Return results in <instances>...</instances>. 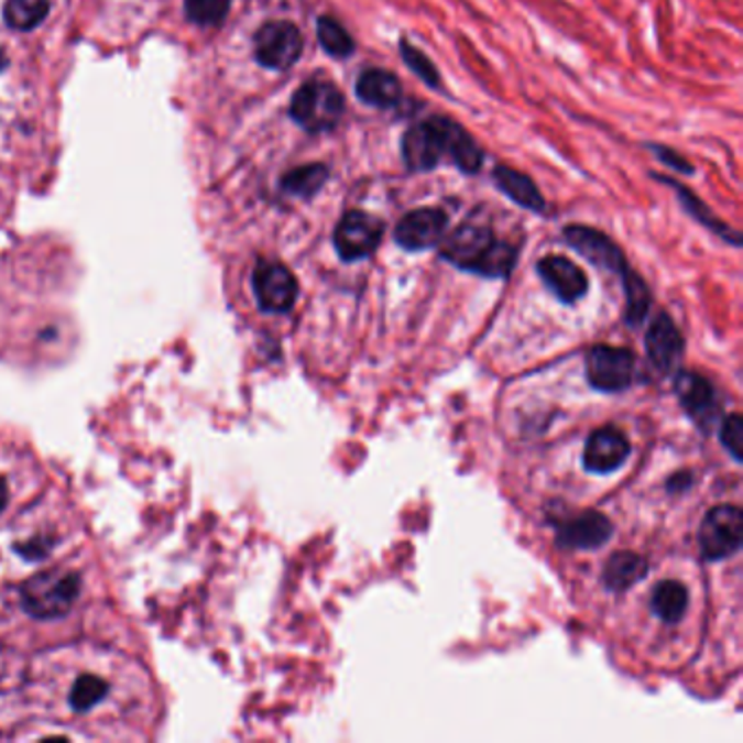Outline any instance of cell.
I'll use <instances>...</instances> for the list:
<instances>
[{
	"mask_svg": "<svg viewBox=\"0 0 743 743\" xmlns=\"http://www.w3.org/2000/svg\"><path fill=\"white\" fill-rule=\"evenodd\" d=\"M402 155L411 173H427L445 157L465 175H478L484 164V151L473 135L447 116H431L408 127L402 138Z\"/></svg>",
	"mask_w": 743,
	"mask_h": 743,
	"instance_id": "obj_1",
	"label": "cell"
},
{
	"mask_svg": "<svg viewBox=\"0 0 743 743\" xmlns=\"http://www.w3.org/2000/svg\"><path fill=\"white\" fill-rule=\"evenodd\" d=\"M440 255L456 269L482 277H509L517 262V247L500 240L489 227L462 222L440 240Z\"/></svg>",
	"mask_w": 743,
	"mask_h": 743,
	"instance_id": "obj_2",
	"label": "cell"
},
{
	"mask_svg": "<svg viewBox=\"0 0 743 743\" xmlns=\"http://www.w3.org/2000/svg\"><path fill=\"white\" fill-rule=\"evenodd\" d=\"M81 596V576L64 569H48L24 582L22 609L35 620H59L68 615Z\"/></svg>",
	"mask_w": 743,
	"mask_h": 743,
	"instance_id": "obj_3",
	"label": "cell"
},
{
	"mask_svg": "<svg viewBox=\"0 0 743 743\" xmlns=\"http://www.w3.org/2000/svg\"><path fill=\"white\" fill-rule=\"evenodd\" d=\"M288 113L302 129L327 133L334 131L345 116V97L334 81L315 77L295 92Z\"/></svg>",
	"mask_w": 743,
	"mask_h": 743,
	"instance_id": "obj_4",
	"label": "cell"
},
{
	"mask_svg": "<svg viewBox=\"0 0 743 743\" xmlns=\"http://www.w3.org/2000/svg\"><path fill=\"white\" fill-rule=\"evenodd\" d=\"M304 53V35L288 20H271L262 24L253 37V55L260 66L284 73L293 68Z\"/></svg>",
	"mask_w": 743,
	"mask_h": 743,
	"instance_id": "obj_5",
	"label": "cell"
},
{
	"mask_svg": "<svg viewBox=\"0 0 743 743\" xmlns=\"http://www.w3.org/2000/svg\"><path fill=\"white\" fill-rule=\"evenodd\" d=\"M386 222L373 214L349 210L334 229V247L345 262H358L373 255L384 238Z\"/></svg>",
	"mask_w": 743,
	"mask_h": 743,
	"instance_id": "obj_6",
	"label": "cell"
},
{
	"mask_svg": "<svg viewBox=\"0 0 743 743\" xmlns=\"http://www.w3.org/2000/svg\"><path fill=\"white\" fill-rule=\"evenodd\" d=\"M587 378L602 393H622L633 384L635 356L631 349L598 345L587 356Z\"/></svg>",
	"mask_w": 743,
	"mask_h": 743,
	"instance_id": "obj_7",
	"label": "cell"
},
{
	"mask_svg": "<svg viewBox=\"0 0 743 743\" xmlns=\"http://www.w3.org/2000/svg\"><path fill=\"white\" fill-rule=\"evenodd\" d=\"M253 293L262 313L284 315L291 313L297 297V277L280 262H260L253 271Z\"/></svg>",
	"mask_w": 743,
	"mask_h": 743,
	"instance_id": "obj_8",
	"label": "cell"
},
{
	"mask_svg": "<svg viewBox=\"0 0 743 743\" xmlns=\"http://www.w3.org/2000/svg\"><path fill=\"white\" fill-rule=\"evenodd\" d=\"M743 515L737 506H718L707 513L700 528V549L707 560H722L740 551Z\"/></svg>",
	"mask_w": 743,
	"mask_h": 743,
	"instance_id": "obj_9",
	"label": "cell"
},
{
	"mask_svg": "<svg viewBox=\"0 0 743 743\" xmlns=\"http://www.w3.org/2000/svg\"><path fill=\"white\" fill-rule=\"evenodd\" d=\"M562 238L576 253H580L584 260H589L598 269H604L620 277H624L631 271L620 244L593 227L569 225L562 229Z\"/></svg>",
	"mask_w": 743,
	"mask_h": 743,
	"instance_id": "obj_10",
	"label": "cell"
},
{
	"mask_svg": "<svg viewBox=\"0 0 743 743\" xmlns=\"http://www.w3.org/2000/svg\"><path fill=\"white\" fill-rule=\"evenodd\" d=\"M629 456H631L629 436L622 429L607 425V427L596 429L587 438L582 462L587 471L604 476V473L618 471L629 460Z\"/></svg>",
	"mask_w": 743,
	"mask_h": 743,
	"instance_id": "obj_11",
	"label": "cell"
},
{
	"mask_svg": "<svg viewBox=\"0 0 743 743\" xmlns=\"http://www.w3.org/2000/svg\"><path fill=\"white\" fill-rule=\"evenodd\" d=\"M449 218L438 208H419L406 214L395 227V242L406 251H425L440 244Z\"/></svg>",
	"mask_w": 743,
	"mask_h": 743,
	"instance_id": "obj_12",
	"label": "cell"
},
{
	"mask_svg": "<svg viewBox=\"0 0 743 743\" xmlns=\"http://www.w3.org/2000/svg\"><path fill=\"white\" fill-rule=\"evenodd\" d=\"M536 271L545 286L562 302V304H576L580 302L589 291V280L584 271L573 264L565 255H547L538 260Z\"/></svg>",
	"mask_w": 743,
	"mask_h": 743,
	"instance_id": "obj_13",
	"label": "cell"
},
{
	"mask_svg": "<svg viewBox=\"0 0 743 743\" xmlns=\"http://www.w3.org/2000/svg\"><path fill=\"white\" fill-rule=\"evenodd\" d=\"M613 534V524L598 511L578 513L558 524V543L567 549H598Z\"/></svg>",
	"mask_w": 743,
	"mask_h": 743,
	"instance_id": "obj_14",
	"label": "cell"
},
{
	"mask_svg": "<svg viewBox=\"0 0 743 743\" xmlns=\"http://www.w3.org/2000/svg\"><path fill=\"white\" fill-rule=\"evenodd\" d=\"M356 97L364 106L393 109L404 99V86L393 73L384 68H369L356 79Z\"/></svg>",
	"mask_w": 743,
	"mask_h": 743,
	"instance_id": "obj_15",
	"label": "cell"
},
{
	"mask_svg": "<svg viewBox=\"0 0 743 743\" xmlns=\"http://www.w3.org/2000/svg\"><path fill=\"white\" fill-rule=\"evenodd\" d=\"M645 349H647V356H649L652 364L658 367L660 371L674 369V364L682 356L685 340H682L678 327L674 325V320L669 319L667 315H658L654 323L649 325L647 336H645Z\"/></svg>",
	"mask_w": 743,
	"mask_h": 743,
	"instance_id": "obj_16",
	"label": "cell"
},
{
	"mask_svg": "<svg viewBox=\"0 0 743 743\" xmlns=\"http://www.w3.org/2000/svg\"><path fill=\"white\" fill-rule=\"evenodd\" d=\"M493 184L520 208L534 214L545 212V208H547L545 197L540 195L538 186L532 182L526 173H522L513 166L500 164L493 171Z\"/></svg>",
	"mask_w": 743,
	"mask_h": 743,
	"instance_id": "obj_17",
	"label": "cell"
},
{
	"mask_svg": "<svg viewBox=\"0 0 743 743\" xmlns=\"http://www.w3.org/2000/svg\"><path fill=\"white\" fill-rule=\"evenodd\" d=\"M654 179H658L660 184H665V186H669L674 193H678V199H680L682 208L687 210L689 216H693L700 225H704L709 231H713V233L720 236L722 240L731 242L733 247H740V244H742L740 231H735V229L729 227L724 220H720V218L713 214V210H711L702 199H698L696 193H691L687 186H682L680 182L669 179V177H665V175H654Z\"/></svg>",
	"mask_w": 743,
	"mask_h": 743,
	"instance_id": "obj_18",
	"label": "cell"
},
{
	"mask_svg": "<svg viewBox=\"0 0 743 743\" xmlns=\"http://www.w3.org/2000/svg\"><path fill=\"white\" fill-rule=\"evenodd\" d=\"M674 391H676L680 404L685 406V411L696 419L702 417V415H709L713 404H715L713 386L702 375L691 373V371H680L676 375Z\"/></svg>",
	"mask_w": 743,
	"mask_h": 743,
	"instance_id": "obj_19",
	"label": "cell"
},
{
	"mask_svg": "<svg viewBox=\"0 0 743 743\" xmlns=\"http://www.w3.org/2000/svg\"><path fill=\"white\" fill-rule=\"evenodd\" d=\"M647 573V562L643 556L635 551H618L609 558L604 565L602 582L611 591H629L638 580H643Z\"/></svg>",
	"mask_w": 743,
	"mask_h": 743,
	"instance_id": "obj_20",
	"label": "cell"
},
{
	"mask_svg": "<svg viewBox=\"0 0 743 743\" xmlns=\"http://www.w3.org/2000/svg\"><path fill=\"white\" fill-rule=\"evenodd\" d=\"M327 179H329V168L323 162H315V164H304V166L288 171L282 177L280 186L291 197L313 199L323 190Z\"/></svg>",
	"mask_w": 743,
	"mask_h": 743,
	"instance_id": "obj_21",
	"label": "cell"
},
{
	"mask_svg": "<svg viewBox=\"0 0 743 743\" xmlns=\"http://www.w3.org/2000/svg\"><path fill=\"white\" fill-rule=\"evenodd\" d=\"M689 593L676 580H663L652 593V613L665 624H676L687 613Z\"/></svg>",
	"mask_w": 743,
	"mask_h": 743,
	"instance_id": "obj_22",
	"label": "cell"
},
{
	"mask_svg": "<svg viewBox=\"0 0 743 743\" xmlns=\"http://www.w3.org/2000/svg\"><path fill=\"white\" fill-rule=\"evenodd\" d=\"M317 37L320 48L334 59H347L356 53V42L351 33L331 15H320L317 20Z\"/></svg>",
	"mask_w": 743,
	"mask_h": 743,
	"instance_id": "obj_23",
	"label": "cell"
},
{
	"mask_svg": "<svg viewBox=\"0 0 743 743\" xmlns=\"http://www.w3.org/2000/svg\"><path fill=\"white\" fill-rule=\"evenodd\" d=\"M109 693V685L106 678L95 674H84L73 682L68 704L75 713H88L95 707H99Z\"/></svg>",
	"mask_w": 743,
	"mask_h": 743,
	"instance_id": "obj_24",
	"label": "cell"
},
{
	"mask_svg": "<svg viewBox=\"0 0 743 743\" xmlns=\"http://www.w3.org/2000/svg\"><path fill=\"white\" fill-rule=\"evenodd\" d=\"M48 0H7L4 22L15 31H31L48 15Z\"/></svg>",
	"mask_w": 743,
	"mask_h": 743,
	"instance_id": "obj_25",
	"label": "cell"
},
{
	"mask_svg": "<svg viewBox=\"0 0 743 743\" xmlns=\"http://www.w3.org/2000/svg\"><path fill=\"white\" fill-rule=\"evenodd\" d=\"M400 53H402L404 64H406V66L424 81L427 88H431V90H440V88H442L438 68L434 66V62L425 55L422 48H417V46L411 44L408 40H402V42H400Z\"/></svg>",
	"mask_w": 743,
	"mask_h": 743,
	"instance_id": "obj_26",
	"label": "cell"
},
{
	"mask_svg": "<svg viewBox=\"0 0 743 743\" xmlns=\"http://www.w3.org/2000/svg\"><path fill=\"white\" fill-rule=\"evenodd\" d=\"M622 282H624V291H626V320H629V325H638L641 320L645 319V315L649 310V304H652L649 291L635 271H629L622 277Z\"/></svg>",
	"mask_w": 743,
	"mask_h": 743,
	"instance_id": "obj_27",
	"label": "cell"
},
{
	"mask_svg": "<svg viewBox=\"0 0 743 743\" xmlns=\"http://www.w3.org/2000/svg\"><path fill=\"white\" fill-rule=\"evenodd\" d=\"M231 0H186L184 9L188 20L201 26H216L229 13Z\"/></svg>",
	"mask_w": 743,
	"mask_h": 743,
	"instance_id": "obj_28",
	"label": "cell"
},
{
	"mask_svg": "<svg viewBox=\"0 0 743 743\" xmlns=\"http://www.w3.org/2000/svg\"><path fill=\"white\" fill-rule=\"evenodd\" d=\"M722 442L729 449V454L733 456L735 462H742L743 454V419L742 415H731L724 424H722Z\"/></svg>",
	"mask_w": 743,
	"mask_h": 743,
	"instance_id": "obj_29",
	"label": "cell"
},
{
	"mask_svg": "<svg viewBox=\"0 0 743 743\" xmlns=\"http://www.w3.org/2000/svg\"><path fill=\"white\" fill-rule=\"evenodd\" d=\"M649 151L669 168H674V173H680V175H687L691 177L696 173V166L691 162H687L680 153H676L674 149L669 146H663V144H649Z\"/></svg>",
	"mask_w": 743,
	"mask_h": 743,
	"instance_id": "obj_30",
	"label": "cell"
},
{
	"mask_svg": "<svg viewBox=\"0 0 743 743\" xmlns=\"http://www.w3.org/2000/svg\"><path fill=\"white\" fill-rule=\"evenodd\" d=\"M51 545H53V540H44L42 536H37V538H33V540H29V543L18 545V549H20L18 554H22V556L29 558V560H40V558H44V556L48 554Z\"/></svg>",
	"mask_w": 743,
	"mask_h": 743,
	"instance_id": "obj_31",
	"label": "cell"
},
{
	"mask_svg": "<svg viewBox=\"0 0 743 743\" xmlns=\"http://www.w3.org/2000/svg\"><path fill=\"white\" fill-rule=\"evenodd\" d=\"M7 502H9V489H7V482L0 478V513L7 509Z\"/></svg>",
	"mask_w": 743,
	"mask_h": 743,
	"instance_id": "obj_32",
	"label": "cell"
},
{
	"mask_svg": "<svg viewBox=\"0 0 743 743\" xmlns=\"http://www.w3.org/2000/svg\"><path fill=\"white\" fill-rule=\"evenodd\" d=\"M7 64H9V62H7V55H4V51H0V73L7 68Z\"/></svg>",
	"mask_w": 743,
	"mask_h": 743,
	"instance_id": "obj_33",
	"label": "cell"
}]
</instances>
